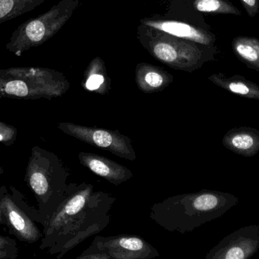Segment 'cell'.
I'll return each mask as SVG.
<instances>
[{
    "label": "cell",
    "instance_id": "1",
    "mask_svg": "<svg viewBox=\"0 0 259 259\" xmlns=\"http://www.w3.org/2000/svg\"><path fill=\"white\" fill-rule=\"evenodd\" d=\"M116 198L93 184H69L66 198L44 228L39 249L61 259L77 245L100 234L111 220Z\"/></svg>",
    "mask_w": 259,
    "mask_h": 259
},
{
    "label": "cell",
    "instance_id": "14",
    "mask_svg": "<svg viewBox=\"0 0 259 259\" xmlns=\"http://www.w3.org/2000/svg\"><path fill=\"white\" fill-rule=\"evenodd\" d=\"M135 74L137 88L145 94L161 92L174 80L173 75L162 68L145 62L137 65Z\"/></svg>",
    "mask_w": 259,
    "mask_h": 259
},
{
    "label": "cell",
    "instance_id": "3",
    "mask_svg": "<svg viewBox=\"0 0 259 259\" xmlns=\"http://www.w3.org/2000/svg\"><path fill=\"white\" fill-rule=\"evenodd\" d=\"M68 178L69 172L56 154L32 148L24 180L37 201L33 221L44 228L66 198Z\"/></svg>",
    "mask_w": 259,
    "mask_h": 259
},
{
    "label": "cell",
    "instance_id": "16",
    "mask_svg": "<svg viewBox=\"0 0 259 259\" xmlns=\"http://www.w3.org/2000/svg\"><path fill=\"white\" fill-rule=\"evenodd\" d=\"M83 88L86 91L100 95H106L111 90V80L107 74L106 64L100 57L91 61L83 74Z\"/></svg>",
    "mask_w": 259,
    "mask_h": 259
},
{
    "label": "cell",
    "instance_id": "19",
    "mask_svg": "<svg viewBox=\"0 0 259 259\" xmlns=\"http://www.w3.org/2000/svg\"><path fill=\"white\" fill-rule=\"evenodd\" d=\"M42 0H0V21L12 18Z\"/></svg>",
    "mask_w": 259,
    "mask_h": 259
},
{
    "label": "cell",
    "instance_id": "13",
    "mask_svg": "<svg viewBox=\"0 0 259 259\" xmlns=\"http://www.w3.org/2000/svg\"><path fill=\"white\" fill-rule=\"evenodd\" d=\"M222 144L237 155L255 156L259 152V131L250 127L229 130L224 136Z\"/></svg>",
    "mask_w": 259,
    "mask_h": 259
},
{
    "label": "cell",
    "instance_id": "26",
    "mask_svg": "<svg viewBox=\"0 0 259 259\" xmlns=\"http://www.w3.org/2000/svg\"><path fill=\"white\" fill-rule=\"evenodd\" d=\"M4 173V170H3V167L0 165V175H3Z\"/></svg>",
    "mask_w": 259,
    "mask_h": 259
},
{
    "label": "cell",
    "instance_id": "10",
    "mask_svg": "<svg viewBox=\"0 0 259 259\" xmlns=\"http://www.w3.org/2000/svg\"><path fill=\"white\" fill-rule=\"evenodd\" d=\"M1 208L6 226L10 234L20 241L34 243L42 238L44 234L34 221L18 205L9 193L2 199Z\"/></svg>",
    "mask_w": 259,
    "mask_h": 259
},
{
    "label": "cell",
    "instance_id": "12",
    "mask_svg": "<svg viewBox=\"0 0 259 259\" xmlns=\"http://www.w3.org/2000/svg\"><path fill=\"white\" fill-rule=\"evenodd\" d=\"M78 158L83 167L115 186L121 185L134 176L125 166L97 154L80 152Z\"/></svg>",
    "mask_w": 259,
    "mask_h": 259
},
{
    "label": "cell",
    "instance_id": "2",
    "mask_svg": "<svg viewBox=\"0 0 259 259\" xmlns=\"http://www.w3.org/2000/svg\"><path fill=\"white\" fill-rule=\"evenodd\" d=\"M238 203V198L231 193L202 190L153 204L149 217L169 232L184 234L222 217Z\"/></svg>",
    "mask_w": 259,
    "mask_h": 259
},
{
    "label": "cell",
    "instance_id": "4",
    "mask_svg": "<svg viewBox=\"0 0 259 259\" xmlns=\"http://www.w3.org/2000/svg\"><path fill=\"white\" fill-rule=\"evenodd\" d=\"M140 44L152 57L175 70L191 73L212 62L219 53L215 46L186 40L142 24L139 27Z\"/></svg>",
    "mask_w": 259,
    "mask_h": 259
},
{
    "label": "cell",
    "instance_id": "25",
    "mask_svg": "<svg viewBox=\"0 0 259 259\" xmlns=\"http://www.w3.org/2000/svg\"><path fill=\"white\" fill-rule=\"evenodd\" d=\"M7 193H9V192H8L7 187H6V186H2V187H0V225H4V226H6V224H5L4 218H3V212H2L1 202L3 196Z\"/></svg>",
    "mask_w": 259,
    "mask_h": 259
},
{
    "label": "cell",
    "instance_id": "17",
    "mask_svg": "<svg viewBox=\"0 0 259 259\" xmlns=\"http://www.w3.org/2000/svg\"><path fill=\"white\" fill-rule=\"evenodd\" d=\"M233 52L248 68L259 72V39L254 36H238L231 42Z\"/></svg>",
    "mask_w": 259,
    "mask_h": 259
},
{
    "label": "cell",
    "instance_id": "6",
    "mask_svg": "<svg viewBox=\"0 0 259 259\" xmlns=\"http://www.w3.org/2000/svg\"><path fill=\"white\" fill-rule=\"evenodd\" d=\"M78 5V0H63L47 13L26 23L13 35L8 50L19 56L31 47L46 42L69 19Z\"/></svg>",
    "mask_w": 259,
    "mask_h": 259
},
{
    "label": "cell",
    "instance_id": "8",
    "mask_svg": "<svg viewBox=\"0 0 259 259\" xmlns=\"http://www.w3.org/2000/svg\"><path fill=\"white\" fill-rule=\"evenodd\" d=\"M259 249V225L243 227L221 240L205 259H250Z\"/></svg>",
    "mask_w": 259,
    "mask_h": 259
},
{
    "label": "cell",
    "instance_id": "11",
    "mask_svg": "<svg viewBox=\"0 0 259 259\" xmlns=\"http://www.w3.org/2000/svg\"><path fill=\"white\" fill-rule=\"evenodd\" d=\"M142 24L146 27L156 29L171 36L203 45L214 46V42L217 39L215 34L208 29L182 21L173 20L144 19L142 21Z\"/></svg>",
    "mask_w": 259,
    "mask_h": 259
},
{
    "label": "cell",
    "instance_id": "24",
    "mask_svg": "<svg viewBox=\"0 0 259 259\" xmlns=\"http://www.w3.org/2000/svg\"><path fill=\"white\" fill-rule=\"evenodd\" d=\"M19 250H3L0 249V259H16Z\"/></svg>",
    "mask_w": 259,
    "mask_h": 259
},
{
    "label": "cell",
    "instance_id": "9",
    "mask_svg": "<svg viewBox=\"0 0 259 259\" xmlns=\"http://www.w3.org/2000/svg\"><path fill=\"white\" fill-rule=\"evenodd\" d=\"M91 246L106 251L113 259H152L160 255L154 246L137 235L97 236Z\"/></svg>",
    "mask_w": 259,
    "mask_h": 259
},
{
    "label": "cell",
    "instance_id": "15",
    "mask_svg": "<svg viewBox=\"0 0 259 259\" xmlns=\"http://www.w3.org/2000/svg\"><path fill=\"white\" fill-rule=\"evenodd\" d=\"M208 80L216 86L225 90L234 95L247 100L259 101V86L257 83L247 80L239 74L227 77L223 73L213 74L208 77Z\"/></svg>",
    "mask_w": 259,
    "mask_h": 259
},
{
    "label": "cell",
    "instance_id": "20",
    "mask_svg": "<svg viewBox=\"0 0 259 259\" xmlns=\"http://www.w3.org/2000/svg\"><path fill=\"white\" fill-rule=\"evenodd\" d=\"M18 137V130L14 126L0 121V143L10 146L14 144Z\"/></svg>",
    "mask_w": 259,
    "mask_h": 259
},
{
    "label": "cell",
    "instance_id": "22",
    "mask_svg": "<svg viewBox=\"0 0 259 259\" xmlns=\"http://www.w3.org/2000/svg\"><path fill=\"white\" fill-rule=\"evenodd\" d=\"M247 15L254 18L259 13V0H240Z\"/></svg>",
    "mask_w": 259,
    "mask_h": 259
},
{
    "label": "cell",
    "instance_id": "7",
    "mask_svg": "<svg viewBox=\"0 0 259 259\" xmlns=\"http://www.w3.org/2000/svg\"><path fill=\"white\" fill-rule=\"evenodd\" d=\"M58 128L67 135L98 149L109 151L120 158L129 161L137 158L131 139L118 131L87 127L70 122L59 123Z\"/></svg>",
    "mask_w": 259,
    "mask_h": 259
},
{
    "label": "cell",
    "instance_id": "21",
    "mask_svg": "<svg viewBox=\"0 0 259 259\" xmlns=\"http://www.w3.org/2000/svg\"><path fill=\"white\" fill-rule=\"evenodd\" d=\"M75 259H113L106 251L90 246Z\"/></svg>",
    "mask_w": 259,
    "mask_h": 259
},
{
    "label": "cell",
    "instance_id": "18",
    "mask_svg": "<svg viewBox=\"0 0 259 259\" xmlns=\"http://www.w3.org/2000/svg\"><path fill=\"white\" fill-rule=\"evenodd\" d=\"M193 6L198 12L204 13L242 15L241 11L230 0H193Z\"/></svg>",
    "mask_w": 259,
    "mask_h": 259
},
{
    "label": "cell",
    "instance_id": "23",
    "mask_svg": "<svg viewBox=\"0 0 259 259\" xmlns=\"http://www.w3.org/2000/svg\"><path fill=\"white\" fill-rule=\"evenodd\" d=\"M0 249L3 250H19L18 243L14 239L4 237L0 234Z\"/></svg>",
    "mask_w": 259,
    "mask_h": 259
},
{
    "label": "cell",
    "instance_id": "5",
    "mask_svg": "<svg viewBox=\"0 0 259 259\" xmlns=\"http://www.w3.org/2000/svg\"><path fill=\"white\" fill-rule=\"evenodd\" d=\"M70 87V82L62 73L50 68L0 69V97L50 100L62 97Z\"/></svg>",
    "mask_w": 259,
    "mask_h": 259
}]
</instances>
